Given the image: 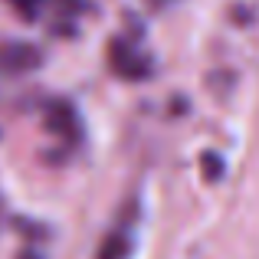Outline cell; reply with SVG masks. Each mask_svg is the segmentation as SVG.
<instances>
[{"label":"cell","mask_w":259,"mask_h":259,"mask_svg":"<svg viewBox=\"0 0 259 259\" xmlns=\"http://www.w3.org/2000/svg\"><path fill=\"white\" fill-rule=\"evenodd\" d=\"M13 4V10H20L23 13V17H39V13H43V7H46V0H10Z\"/></svg>","instance_id":"obj_1"}]
</instances>
